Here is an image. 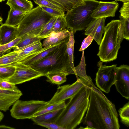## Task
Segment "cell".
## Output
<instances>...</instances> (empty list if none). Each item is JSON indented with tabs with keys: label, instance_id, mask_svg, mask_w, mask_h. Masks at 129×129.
Wrapping results in <instances>:
<instances>
[{
	"label": "cell",
	"instance_id": "39",
	"mask_svg": "<svg viewBox=\"0 0 129 129\" xmlns=\"http://www.w3.org/2000/svg\"><path fill=\"white\" fill-rule=\"evenodd\" d=\"M93 39V37L91 35H87L82 42L81 46L79 51H82L87 48L91 44Z\"/></svg>",
	"mask_w": 129,
	"mask_h": 129
},
{
	"label": "cell",
	"instance_id": "8",
	"mask_svg": "<svg viewBox=\"0 0 129 129\" xmlns=\"http://www.w3.org/2000/svg\"><path fill=\"white\" fill-rule=\"evenodd\" d=\"M116 64L109 66L100 64L96 74L95 84L101 90L109 93L112 86L115 81Z\"/></svg>",
	"mask_w": 129,
	"mask_h": 129
},
{
	"label": "cell",
	"instance_id": "43",
	"mask_svg": "<svg viewBox=\"0 0 129 129\" xmlns=\"http://www.w3.org/2000/svg\"><path fill=\"white\" fill-rule=\"evenodd\" d=\"M118 1H120L123 3H126L128 2H129V0H115L114 1L115 2H117Z\"/></svg>",
	"mask_w": 129,
	"mask_h": 129
},
{
	"label": "cell",
	"instance_id": "28",
	"mask_svg": "<svg viewBox=\"0 0 129 129\" xmlns=\"http://www.w3.org/2000/svg\"><path fill=\"white\" fill-rule=\"evenodd\" d=\"M18 51H14L0 56V65H12L18 60Z\"/></svg>",
	"mask_w": 129,
	"mask_h": 129
},
{
	"label": "cell",
	"instance_id": "37",
	"mask_svg": "<svg viewBox=\"0 0 129 129\" xmlns=\"http://www.w3.org/2000/svg\"><path fill=\"white\" fill-rule=\"evenodd\" d=\"M33 0L38 6L50 8L63 11L61 8L46 0Z\"/></svg>",
	"mask_w": 129,
	"mask_h": 129
},
{
	"label": "cell",
	"instance_id": "40",
	"mask_svg": "<svg viewBox=\"0 0 129 129\" xmlns=\"http://www.w3.org/2000/svg\"><path fill=\"white\" fill-rule=\"evenodd\" d=\"M35 124L50 129H64L55 123L40 122Z\"/></svg>",
	"mask_w": 129,
	"mask_h": 129
},
{
	"label": "cell",
	"instance_id": "12",
	"mask_svg": "<svg viewBox=\"0 0 129 129\" xmlns=\"http://www.w3.org/2000/svg\"><path fill=\"white\" fill-rule=\"evenodd\" d=\"M118 6L119 4L114 1H99L98 6L93 12L91 16L94 19L114 17Z\"/></svg>",
	"mask_w": 129,
	"mask_h": 129
},
{
	"label": "cell",
	"instance_id": "15",
	"mask_svg": "<svg viewBox=\"0 0 129 129\" xmlns=\"http://www.w3.org/2000/svg\"><path fill=\"white\" fill-rule=\"evenodd\" d=\"M44 49L41 41L36 42L23 48L18 51L17 62L29 58L41 51Z\"/></svg>",
	"mask_w": 129,
	"mask_h": 129
},
{
	"label": "cell",
	"instance_id": "16",
	"mask_svg": "<svg viewBox=\"0 0 129 129\" xmlns=\"http://www.w3.org/2000/svg\"><path fill=\"white\" fill-rule=\"evenodd\" d=\"M69 30L66 29L62 30L52 32L45 38L42 44L43 48H46L62 41L69 37Z\"/></svg>",
	"mask_w": 129,
	"mask_h": 129
},
{
	"label": "cell",
	"instance_id": "24",
	"mask_svg": "<svg viewBox=\"0 0 129 129\" xmlns=\"http://www.w3.org/2000/svg\"><path fill=\"white\" fill-rule=\"evenodd\" d=\"M21 37V40L12 48L14 51H19L27 45L43 39L38 35L34 34H27Z\"/></svg>",
	"mask_w": 129,
	"mask_h": 129
},
{
	"label": "cell",
	"instance_id": "32",
	"mask_svg": "<svg viewBox=\"0 0 129 129\" xmlns=\"http://www.w3.org/2000/svg\"><path fill=\"white\" fill-rule=\"evenodd\" d=\"M67 23L65 15L58 17L53 26L52 32L67 29Z\"/></svg>",
	"mask_w": 129,
	"mask_h": 129
},
{
	"label": "cell",
	"instance_id": "20",
	"mask_svg": "<svg viewBox=\"0 0 129 129\" xmlns=\"http://www.w3.org/2000/svg\"><path fill=\"white\" fill-rule=\"evenodd\" d=\"M27 12L10 8L5 23L14 26H18Z\"/></svg>",
	"mask_w": 129,
	"mask_h": 129
},
{
	"label": "cell",
	"instance_id": "34",
	"mask_svg": "<svg viewBox=\"0 0 129 129\" xmlns=\"http://www.w3.org/2000/svg\"><path fill=\"white\" fill-rule=\"evenodd\" d=\"M15 85L6 80H0V89L15 91H21Z\"/></svg>",
	"mask_w": 129,
	"mask_h": 129
},
{
	"label": "cell",
	"instance_id": "36",
	"mask_svg": "<svg viewBox=\"0 0 129 129\" xmlns=\"http://www.w3.org/2000/svg\"><path fill=\"white\" fill-rule=\"evenodd\" d=\"M42 9L53 17H58L61 16L65 15L63 11L54 9L41 6Z\"/></svg>",
	"mask_w": 129,
	"mask_h": 129
},
{
	"label": "cell",
	"instance_id": "25",
	"mask_svg": "<svg viewBox=\"0 0 129 129\" xmlns=\"http://www.w3.org/2000/svg\"><path fill=\"white\" fill-rule=\"evenodd\" d=\"M69 30V38L67 43L66 52L69 58L71 67L74 71L75 75V69L74 63V50L75 41L73 31L72 30Z\"/></svg>",
	"mask_w": 129,
	"mask_h": 129
},
{
	"label": "cell",
	"instance_id": "26",
	"mask_svg": "<svg viewBox=\"0 0 129 129\" xmlns=\"http://www.w3.org/2000/svg\"><path fill=\"white\" fill-rule=\"evenodd\" d=\"M67 75L61 72H55L48 73L45 76L47 81L57 85H60L66 81Z\"/></svg>",
	"mask_w": 129,
	"mask_h": 129
},
{
	"label": "cell",
	"instance_id": "29",
	"mask_svg": "<svg viewBox=\"0 0 129 129\" xmlns=\"http://www.w3.org/2000/svg\"><path fill=\"white\" fill-rule=\"evenodd\" d=\"M15 69L13 66L0 65V80H6L11 76Z\"/></svg>",
	"mask_w": 129,
	"mask_h": 129
},
{
	"label": "cell",
	"instance_id": "4",
	"mask_svg": "<svg viewBox=\"0 0 129 129\" xmlns=\"http://www.w3.org/2000/svg\"><path fill=\"white\" fill-rule=\"evenodd\" d=\"M69 37L46 56L30 66L44 76L49 73L61 72L67 76L74 74L66 52L67 43Z\"/></svg>",
	"mask_w": 129,
	"mask_h": 129
},
{
	"label": "cell",
	"instance_id": "22",
	"mask_svg": "<svg viewBox=\"0 0 129 129\" xmlns=\"http://www.w3.org/2000/svg\"><path fill=\"white\" fill-rule=\"evenodd\" d=\"M86 66L83 50L82 51L81 58L79 63L77 66L75 67V75L76 77L78 76L79 77L82 78L87 80L94 90L98 89L93 83L91 77L87 75L85 69Z\"/></svg>",
	"mask_w": 129,
	"mask_h": 129
},
{
	"label": "cell",
	"instance_id": "5",
	"mask_svg": "<svg viewBox=\"0 0 129 129\" xmlns=\"http://www.w3.org/2000/svg\"><path fill=\"white\" fill-rule=\"evenodd\" d=\"M84 3L67 12L65 15L67 29L76 31L86 29L95 19L91 15L98 6L99 1L84 0Z\"/></svg>",
	"mask_w": 129,
	"mask_h": 129
},
{
	"label": "cell",
	"instance_id": "44",
	"mask_svg": "<svg viewBox=\"0 0 129 129\" xmlns=\"http://www.w3.org/2000/svg\"><path fill=\"white\" fill-rule=\"evenodd\" d=\"M3 20V19L2 18L1 16H0V24H1V25L3 24L2 23Z\"/></svg>",
	"mask_w": 129,
	"mask_h": 129
},
{
	"label": "cell",
	"instance_id": "21",
	"mask_svg": "<svg viewBox=\"0 0 129 129\" xmlns=\"http://www.w3.org/2000/svg\"><path fill=\"white\" fill-rule=\"evenodd\" d=\"M61 8L65 13L84 3L82 0H46Z\"/></svg>",
	"mask_w": 129,
	"mask_h": 129
},
{
	"label": "cell",
	"instance_id": "27",
	"mask_svg": "<svg viewBox=\"0 0 129 129\" xmlns=\"http://www.w3.org/2000/svg\"><path fill=\"white\" fill-rule=\"evenodd\" d=\"M66 104L65 101L56 103L48 104V103L36 113L33 117L63 108Z\"/></svg>",
	"mask_w": 129,
	"mask_h": 129
},
{
	"label": "cell",
	"instance_id": "17",
	"mask_svg": "<svg viewBox=\"0 0 129 129\" xmlns=\"http://www.w3.org/2000/svg\"><path fill=\"white\" fill-rule=\"evenodd\" d=\"M0 45H2L12 41L17 37V26L3 23L0 26Z\"/></svg>",
	"mask_w": 129,
	"mask_h": 129
},
{
	"label": "cell",
	"instance_id": "38",
	"mask_svg": "<svg viewBox=\"0 0 129 129\" xmlns=\"http://www.w3.org/2000/svg\"><path fill=\"white\" fill-rule=\"evenodd\" d=\"M119 12L120 15L125 18L129 19V2L123 3Z\"/></svg>",
	"mask_w": 129,
	"mask_h": 129
},
{
	"label": "cell",
	"instance_id": "19",
	"mask_svg": "<svg viewBox=\"0 0 129 129\" xmlns=\"http://www.w3.org/2000/svg\"><path fill=\"white\" fill-rule=\"evenodd\" d=\"M63 108L34 117L31 119L35 124L40 122L55 123Z\"/></svg>",
	"mask_w": 129,
	"mask_h": 129
},
{
	"label": "cell",
	"instance_id": "9",
	"mask_svg": "<svg viewBox=\"0 0 129 129\" xmlns=\"http://www.w3.org/2000/svg\"><path fill=\"white\" fill-rule=\"evenodd\" d=\"M76 77L77 80L72 84L58 87L52 97L48 102V103H56L65 101L74 96L84 86L91 85L83 78Z\"/></svg>",
	"mask_w": 129,
	"mask_h": 129
},
{
	"label": "cell",
	"instance_id": "30",
	"mask_svg": "<svg viewBox=\"0 0 129 129\" xmlns=\"http://www.w3.org/2000/svg\"><path fill=\"white\" fill-rule=\"evenodd\" d=\"M58 17H53L42 28L38 36L43 39L48 37L52 33L53 26Z\"/></svg>",
	"mask_w": 129,
	"mask_h": 129
},
{
	"label": "cell",
	"instance_id": "31",
	"mask_svg": "<svg viewBox=\"0 0 129 129\" xmlns=\"http://www.w3.org/2000/svg\"><path fill=\"white\" fill-rule=\"evenodd\" d=\"M120 121L127 127L129 125V102L124 105L118 110Z\"/></svg>",
	"mask_w": 129,
	"mask_h": 129
},
{
	"label": "cell",
	"instance_id": "45",
	"mask_svg": "<svg viewBox=\"0 0 129 129\" xmlns=\"http://www.w3.org/2000/svg\"><path fill=\"white\" fill-rule=\"evenodd\" d=\"M5 0H0V3L5 1Z\"/></svg>",
	"mask_w": 129,
	"mask_h": 129
},
{
	"label": "cell",
	"instance_id": "3",
	"mask_svg": "<svg viewBox=\"0 0 129 129\" xmlns=\"http://www.w3.org/2000/svg\"><path fill=\"white\" fill-rule=\"evenodd\" d=\"M104 35L97 55L102 62L116 59L124 39L122 24L119 20H112L105 26Z\"/></svg>",
	"mask_w": 129,
	"mask_h": 129
},
{
	"label": "cell",
	"instance_id": "2",
	"mask_svg": "<svg viewBox=\"0 0 129 129\" xmlns=\"http://www.w3.org/2000/svg\"><path fill=\"white\" fill-rule=\"evenodd\" d=\"M91 87L84 86L70 98L55 123L64 129H74L82 122L88 106Z\"/></svg>",
	"mask_w": 129,
	"mask_h": 129
},
{
	"label": "cell",
	"instance_id": "18",
	"mask_svg": "<svg viewBox=\"0 0 129 129\" xmlns=\"http://www.w3.org/2000/svg\"><path fill=\"white\" fill-rule=\"evenodd\" d=\"M65 39L60 42L47 48H44V49L41 51L29 58L21 61L20 62L25 65L30 66L46 56L50 52L57 48Z\"/></svg>",
	"mask_w": 129,
	"mask_h": 129
},
{
	"label": "cell",
	"instance_id": "14",
	"mask_svg": "<svg viewBox=\"0 0 129 129\" xmlns=\"http://www.w3.org/2000/svg\"><path fill=\"white\" fill-rule=\"evenodd\" d=\"M21 91H15L0 89V110L6 112L22 95Z\"/></svg>",
	"mask_w": 129,
	"mask_h": 129
},
{
	"label": "cell",
	"instance_id": "1",
	"mask_svg": "<svg viewBox=\"0 0 129 129\" xmlns=\"http://www.w3.org/2000/svg\"><path fill=\"white\" fill-rule=\"evenodd\" d=\"M87 113L82 121L84 128L119 129L118 114L114 105L91 87Z\"/></svg>",
	"mask_w": 129,
	"mask_h": 129
},
{
	"label": "cell",
	"instance_id": "23",
	"mask_svg": "<svg viewBox=\"0 0 129 129\" xmlns=\"http://www.w3.org/2000/svg\"><path fill=\"white\" fill-rule=\"evenodd\" d=\"M6 4L10 8L26 12L33 7L32 2L28 0H7Z\"/></svg>",
	"mask_w": 129,
	"mask_h": 129
},
{
	"label": "cell",
	"instance_id": "11",
	"mask_svg": "<svg viewBox=\"0 0 129 129\" xmlns=\"http://www.w3.org/2000/svg\"><path fill=\"white\" fill-rule=\"evenodd\" d=\"M116 89L125 99H129V67L123 64L117 67L115 81Z\"/></svg>",
	"mask_w": 129,
	"mask_h": 129
},
{
	"label": "cell",
	"instance_id": "33",
	"mask_svg": "<svg viewBox=\"0 0 129 129\" xmlns=\"http://www.w3.org/2000/svg\"><path fill=\"white\" fill-rule=\"evenodd\" d=\"M21 37H17L12 41L4 44L0 45V54L10 51L21 40Z\"/></svg>",
	"mask_w": 129,
	"mask_h": 129
},
{
	"label": "cell",
	"instance_id": "47",
	"mask_svg": "<svg viewBox=\"0 0 129 129\" xmlns=\"http://www.w3.org/2000/svg\"></svg>",
	"mask_w": 129,
	"mask_h": 129
},
{
	"label": "cell",
	"instance_id": "13",
	"mask_svg": "<svg viewBox=\"0 0 129 129\" xmlns=\"http://www.w3.org/2000/svg\"><path fill=\"white\" fill-rule=\"evenodd\" d=\"M106 18L95 19L85 30V35H91L98 45H100L102 39Z\"/></svg>",
	"mask_w": 129,
	"mask_h": 129
},
{
	"label": "cell",
	"instance_id": "46",
	"mask_svg": "<svg viewBox=\"0 0 129 129\" xmlns=\"http://www.w3.org/2000/svg\"><path fill=\"white\" fill-rule=\"evenodd\" d=\"M0 42H1V34H0Z\"/></svg>",
	"mask_w": 129,
	"mask_h": 129
},
{
	"label": "cell",
	"instance_id": "41",
	"mask_svg": "<svg viewBox=\"0 0 129 129\" xmlns=\"http://www.w3.org/2000/svg\"><path fill=\"white\" fill-rule=\"evenodd\" d=\"M0 128H9L11 129H14V128L13 127H12L9 126H8L5 125H0Z\"/></svg>",
	"mask_w": 129,
	"mask_h": 129
},
{
	"label": "cell",
	"instance_id": "35",
	"mask_svg": "<svg viewBox=\"0 0 129 129\" xmlns=\"http://www.w3.org/2000/svg\"><path fill=\"white\" fill-rule=\"evenodd\" d=\"M119 20L122 23L123 28L124 39L126 40H129V19L124 18L120 15L119 16Z\"/></svg>",
	"mask_w": 129,
	"mask_h": 129
},
{
	"label": "cell",
	"instance_id": "42",
	"mask_svg": "<svg viewBox=\"0 0 129 129\" xmlns=\"http://www.w3.org/2000/svg\"><path fill=\"white\" fill-rule=\"evenodd\" d=\"M4 115L3 113L0 111V121H1L3 119Z\"/></svg>",
	"mask_w": 129,
	"mask_h": 129
},
{
	"label": "cell",
	"instance_id": "7",
	"mask_svg": "<svg viewBox=\"0 0 129 129\" xmlns=\"http://www.w3.org/2000/svg\"><path fill=\"white\" fill-rule=\"evenodd\" d=\"M47 104L48 102L43 101H22L18 100L14 104L10 110L11 115L16 119H31Z\"/></svg>",
	"mask_w": 129,
	"mask_h": 129
},
{
	"label": "cell",
	"instance_id": "6",
	"mask_svg": "<svg viewBox=\"0 0 129 129\" xmlns=\"http://www.w3.org/2000/svg\"><path fill=\"white\" fill-rule=\"evenodd\" d=\"M53 17L38 6L27 12L17 26V37L27 34L38 35L43 27Z\"/></svg>",
	"mask_w": 129,
	"mask_h": 129
},
{
	"label": "cell",
	"instance_id": "10",
	"mask_svg": "<svg viewBox=\"0 0 129 129\" xmlns=\"http://www.w3.org/2000/svg\"><path fill=\"white\" fill-rule=\"evenodd\" d=\"M16 68L13 75L6 80L15 85L21 84L44 76L30 66L16 62L12 64Z\"/></svg>",
	"mask_w": 129,
	"mask_h": 129
}]
</instances>
